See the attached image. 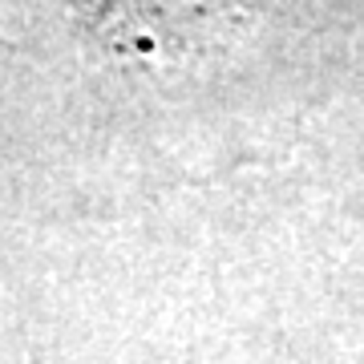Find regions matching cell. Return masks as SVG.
Listing matches in <instances>:
<instances>
[{"instance_id":"obj_1","label":"cell","mask_w":364,"mask_h":364,"mask_svg":"<svg viewBox=\"0 0 364 364\" xmlns=\"http://www.w3.org/2000/svg\"><path fill=\"white\" fill-rule=\"evenodd\" d=\"M102 49L138 65H174L219 49L243 28L247 0H77Z\"/></svg>"}]
</instances>
